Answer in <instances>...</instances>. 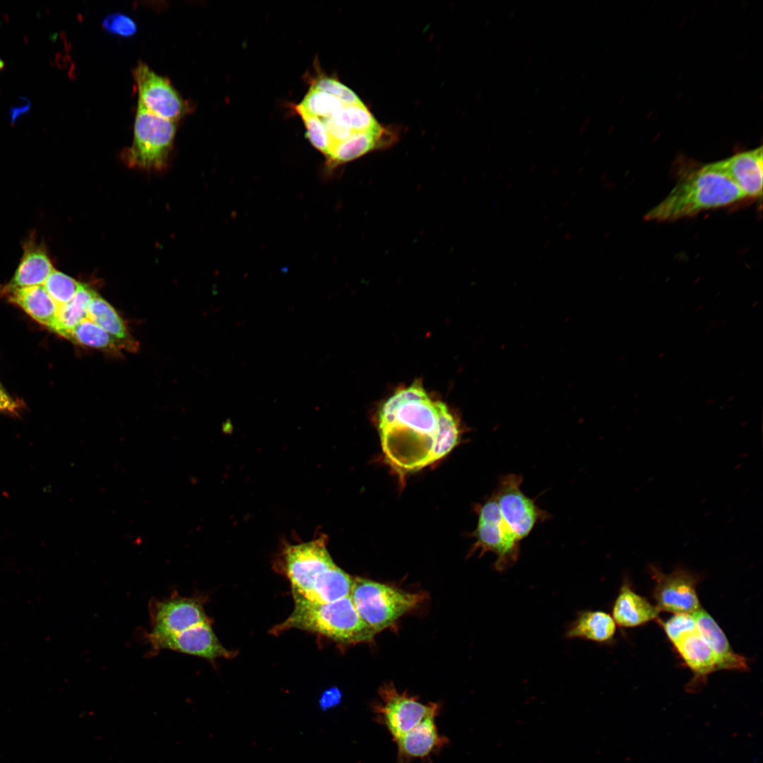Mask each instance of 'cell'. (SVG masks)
Returning a JSON list of instances; mask_svg holds the SVG:
<instances>
[{
  "label": "cell",
  "mask_w": 763,
  "mask_h": 763,
  "mask_svg": "<svg viewBox=\"0 0 763 763\" xmlns=\"http://www.w3.org/2000/svg\"><path fill=\"white\" fill-rule=\"evenodd\" d=\"M379 432L384 459L401 475L441 459L460 437L458 422L446 405L432 401L418 384L396 391L385 402Z\"/></svg>",
  "instance_id": "1"
},
{
  "label": "cell",
  "mask_w": 763,
  "mask_h": 763,
  "mask_svg": "<svg viewBox=\"0 0 763 763\" xmlns=\"http://www.w3.org/2000/svg\"><path fill=\"white\" fill-rule=\"evenodd\" d=\"M745 198L746 196L728 178L704 165L680 179L667 196L645 214L644 218L675 220L728 206Z\"/></svg>",
  "instance_id": "2"
},
{
  "label": "cell",
  "mask_w": 763,
  "mask_h": 763,
  "mask_svg": "<svg viewBox=\"0 0 763 763\" xmlns=\"http://www.w3.org/2000/svg\"><path fill=\"white\" fill-rule=\"evenodd\" d=\"M292 628L319 634L344 644L369 642L376 634L360 617L350 596L327 603L295 601L292 613L272 632Z\"/></svg>",
  "instance_id": "3"
},
{
  "label": "cell",
  "mask_w": 763,
  "mask_h": 763,
  "mask_svg": "<svg viewBox=\"0 0 763 763\" xmlns=\"http://www.w3.org/2000/svg\"><path fill=\"white\" fill-rule=\"evenodd\" d=\"M350 596L360 617L376 633L393 625L425 599V593L403 591L361 577H353Z\"/></svg>",
  "instance_id": "4"
},
{
  "label": "cell",
  "mask_w": 763,
  "mask_h": 763,
  "mask_svg": "<svg viewBox=\"0 0 763 763\" xmlns=\"http://www.w3.org/2000/svg\"><path fill=\"white\" fill-rule=\"evenodd\" d=\"M176 133V122L148 111L138 100L131 146L122 153L131 167L162 170L167 165Z\"/></svg>",
  "instance_id": "5"
},
{
  "label": "cell",
  "mask_w": 763,
  "mask_h": 763,
  "mask_svg": "<svg viewBox=\"0 0 763 763\" xmlns=\"http://www.w3.org/2000/svg\"><path fill=\"white\" fill-rule=\"evenodd\" d=\"M321 535L307 542L286 544L281 553L283 570L290 582L294 601L304 599L336 563Z\"/></svg>",
  "instance_id": "6"
},
{
  "label": "cell",
  "mask_w": 763,
  "mask_h": 763,
  "mask_svg": "<svg viewBox=\"0 0 763 763\" xmlns=\"http://www.w3.org/2000/svg\"><path fill=\"white\" fill-rule=\"evenodd\" d=\"M478 521L473 533V551L494 553L495 569L504 572L513 566L520 554V540L504 521L494 493L478 509Z\"/></svg>",
  "instance_id": "7"
},
{
  "label": "cell",
  "mask_w": 763,
  "mask_h": 763,
  "mask_svg": "<svg viewBox=\"0 0 763 763\" xmlns=\"http://www.w3.org/2000/svg\"><path fill=\"white\" fill-rule=\"evenodd\" d=\"M379 694L381 702L372 707L375 720L386 727L394 741L440 711L438 703L424 704L406 692H399L392 683L383 685Z\"/></svg>",
  "instance_id": "8"
},
{
  "label": "cell",
  "mask_w": 763,
  "mask_h": 763,
  "mask_svg": "<svg viewBox=\"0 0 763 763\" xmlns=\"http://www.w3.org/2000/svg\"><path fill=\"white\" fill-rule=\"evenodd\" d=\"M523 477L508 474L499 481L493 492L502 517L519 540L527 537L538 524L550 519V514L540 509L533 499L521 490Z\"/></svg>",
  "instance_id": "9"
},
{
  "label": "cell",
  "mask_w": 763,
  "mask_h": 763,
  "mask_svg": "<svg viewBox=\"0 0 763 763\" xmlns=\"http://www.w3.org/2000/svg\"><path fill=\"white\" fill-rule=\"evenodd\" d=\"M148 610L150 631L146 636L176 634L210 622L201 598L184 597L175 592L162 600L152 599Z\"/></svg>",
  "instance_id": "10"
},
{
  "label": "cell",
  "mask_w": 763,
  "mask_h": 763,
  "mask_svg": "<svg viewBox=\"0 0 763 763\" xmlns=\"http://www.w3.org/2000/svg\"><path fill=\"white\" fill-rule=\"evenodd\" d=\"M649 570L656 581L653 595L659 610L692 614L701 608L697 592L699 576L694 573L681 567L669 574L654 565H650Z\"/></svg>",
  "instance_id": "11"
},
{
  "label": "cell",
  "mask_w": 763,
  "mask_h": 763,
  "mask_svg": "<svg viewBox=\"0 0 763 763\" xmlns=\"http://www.w3.org/2000/svg\"><path fill=\"white\" fill-rule=\"evenodd\" d=\"M138 101L150 112L176 122L187 112V105L170 81L138 62L133 71Z\"/></svg>",
  "instance_id": "12"
},
{
  "label": "cell",
  "mask_w": 763,
  "mask_h": 763,
  "mask_svg": "<svg viewBox=\"0 0 763 763\" xmlns=\"http://www.w3.org/2000/svg\"><path fill=\"white\" fill-rule=\"evenodd\" d=\"M154 651L171 650L210 661L231 658L232 652L225 648L214 633L211 622L201 623L183 632L158 637L146 636Z\"/></svg>",
  "instance_id": "13"
},
{
  "label": "cell",
  "mask_w": 763,
  "mask_h": 763,
  "mask_svg": "<svg viewBox=\"0 0 763 763\" xmlns=\"http://www.w3.org/2000/svg\"><path fill=\"white\" fill-rule=\"evenodd\" d=\"M762 159V148L760 146L705 165L728 178L746 197L761 198Z\"/></svg>",
  "instance_id": "14"
},
{
  "label": "cell",
  "mask_w": 763,
  "mask_h": 763,
  "mask_svg": "<svg viewBox=\"0 0 763 763\" xmlns=\"http://www.w3.org/2000/svg\"><path fill=\"white\" fill-rule=\"evenodd\" d=\"M437 716L427 717L395 740L398 750L397 763H410L415 759L425 761L447 745L449 739L438 731L435 723Z\"/></svg>",
  "instance_id": "15"
},
{
  "label": "cell",
  "mask_w": 763,
  "mask_h": 763,
  "mask_svg": "<svg viewBox=\"0 0 763 763\" xmlns=\"http://www.w3.org/2000/svg\"><path fill=\"white\" fill-rule=\"evenodd\" d=\"M697 629L711 647L718 670L745 671L748 670L747 658L736 653L731 648L725 634L715 620L702 608L692 614Z\"/></svg>",
  "instance_id": "16"
},
{
  "label": "cell",
  "mask_w": 763,
  "mask_h": 763,
  "mask_svg": "<svg viewBox=\"0 0 763 763\" xmlns=\"http://www.w3.org/2000/svg\"><path fill=\"white\" fill-rule=\"evenodd\" d=\"M1 290L2 294L6 295L11 302L21 307L37 322L53 330L59 306L43 285L21 288H11L6 285Z\"/></svg>",
  "instance_id": "17"
},
{
  "label": "cell",
  "mask_w": 763,
  "mask_h": 763,
  "mask_svg": "<svg viewBox=\"0 0 763 763\" xmlns=\"http://www.w3.org/2000/svg\"><path fill=\"white\" fill-rule=\"evenodd\" d=\"M659 609L646 598L635 593L625 581L613 605L612 617L622 627H634L658 618Z\"/></svg>",
  "instance_id": "18"
},
{
  "label": "cell",
  "mask_w": 763,
  "mask_h": 763,
  "mask_svg": "<svg viewBox=\"0 0 763 763\" xmlns=\"http://www.w3.org/2000/svg\"><path fill=\"white\" fill-rule=\"evenodd\" d=\"M54 270L43 245L35 239L30 240L25 244L18 267L6 286L21 288L42 285Z\"/></svg>",
  "instance_id": "19"
},
{
  "label": "cell",
  "mask_w": 763,
  "mask_h": 763,
  "mask_svg": "<svg viewBox=\"0 0 763 763\" xmlns=\"http://www.w3.org/2000/svg\"><path fill=\"white\" fill-rule=\"evenodd\" d=\"M615 632L616 623L609 613L585 610L578 612L576 618L567 627L564 637L606 643L613 638Z\"/></svg>",
  "instance_id": "20"
},
{
  "label": "cell",
  "mask_w": 763,
  "mask_h": 763,
  "mask_svg": "<svg viewBox=\"0 0 763 763\" xmlns=\"http://www.w3.org/2000/svg\"><path fill=\"white\" fill-rule=\"evenodd\" d=\"M673 645L694 674L696 681L718 670L714 654L698 629L682 636Z\"/></svg>",
  "instance_id": "21"
},
{
  "label": "cell",
  "mask_w": 763,
  "mask_h": 763,
  "mask_svg": "<svg viewBox=\"0 0 763 763\" xmlns=\"http://www.w3.org/2000/svg\"><path fill=\"white\" fill-rule=\"evenodd\" d=\"M385 132L381 134L371 133H355L345 141L338 144L327 159L329 167H336L380 148L389 146L391 140L386 138Z\"/></svg>",
  "instance_id": "22"
},
{
  "label": "cell",
  "mask_w": 763,
  "mask_h": 763,
  "mask_svg": "<svg viewBox=\"0 0 763 763\" xmlns=\"http://www.w3.org/2000/svg\"><path fill=\"white\" fill-rule=\"evenodd\" d=\"M96 292L82 283L75 296L69 302L59 306L53 330L69 339L73 329L88 318V308Z\"/></svg>",
  "instance_id": "23"
},
{
  "label": "cell",
  "mask_w": 763,
  "mask_h": 763,
  "mask_svg": "<svg viewBox=\"0 0 763 763\" xmlns=\"http://www.w3.org/2000/svg\"><path fill=\"white\" fill-rule=\"evenodd\" d=\"M88 318L113 337L126 343L130 348H135L122 319L114 308L98 295L89 304Z\"/></svg>",
  "instance_id": "24"
},
{
  "label": "cell",
  "mask_w": 763,
  "mask_h": 763,
  "mask_svg": "<svg viewBox=\"0 0 763 763\" xmlns=\"http://www.w3.org/2000/svg\"><path fill=\"white\" fill-rule=\"evenodd\" d=\"M330 117L352 133L381 134L385 132L367 107L362 102L343 105Z\"/></svg>",
  "instance_id": "25"
},
{
  "label": "cell",
  "mask_w": 763,
  "mask_h": 763,
  "mask_svg": "<svg viewBox=\"0 0 763 763\" xmlns=\"http://www.w3.org/2000/svg\"><path fill=\"white\" fill-rule=\"evenodd\" d=\"M69 339L97 349L113 350L122 347L130 348L126 343L113 337L88 318L81 321L73 329Z\"/></svg>",
  "instance_id": "26"
},
{
  "label": "cell",
  "mask_w": 763,
  "mask_h": 763,
  "mask_svg": "<svg viewBox=\"0 0 763 763\" xmlns=\"http://www.w3.org/2000/svg\"><path fill=\"white\" fill-rule=\"evenodd\" d=\"M343 103L334 96L312 86L295 109L321 119L331 116Z\"/></svg>",
  "instance_id": "27"
},
{
  "label": "cell",
  "mask_w": 763,
  "mask_h": 763,
  "mask_svg": "<svg viewBox=\"0 0 763 763\" xmlns=\"http://www.w3.org/2000/svg\"><path fill=\"white\" fill-rule=\"evenodd\" d=\"M81 285L71 277L54 269L43 286L59 307L71 300Z\"/></svg>",
  "instance_id": "28"
},
{
  "label": "cell",
  "mask_w": 763,
  "mask_h": 763,
  "mask_svg": "<svg viewBox=\"0 0 763 763\" xmlns=\"http://www.w3.org/2000/svg\"><path fill=\"white\" fill-rule=\"evenodd\" d=\"M295 110L304 122L307 138L314 148L326 156L329 150L330 139L322 119Z\"/></svg>",
  "instance_id": "29"
},
{
  "label": "cell",
  "mask_w": 763,
  "mask_h": 763,
  "mask_svg": "<svg viewBox=\"0 0 763 763\" xmlns=\"http://www.w3.org/2000/svg\"><path fill=\"white\" fill-rule=\"evenodd\" d=\"M312 86L334 96L343 105L362 103L352 90L337 79L321 76L317 78Z\"/></svg>",
  "instance_id": "30"
},
{
  "label": "cell",
  "mask_w": 763,
  "mask_h": 763,
  "mask_svg": "<svg viewBox=\"0 0 763 763\" xmlns=\"http://www.w3.org/2000/svg\"><path fill=\"white\" fill-rule=\"evenodd\" d=\"M669 640L675 644L682 636L697 629L696 622L692 614H674L666 621H661Z\"/></svg>",
  "instance_id": "31"
},
{
  "label": "cell",
  "mask_w": 763,
  "mask_h": 763,
  "mask_svg": "<svg viewBox=\"0 0 763 763\" xmlns=\"http://www.w3.org/2000/svg\"><path fill=\"white\" fill-rule=\"evenodd\" d=\"M102 26L107 32L122 37H130L137 30L136 24L131 17L118 12L106 16Z\"/></svg>",
  "instance_id": "32"
},
{
  "label": "cell",
  "mask_w": 763,
  "mask_h": 763,
  "mask_svg": "<svg viewBox=\"0 0 763 763\" xmlns=\"http://www.w3.org/2000/svg\"><path fill=\"white\" fill-rule=\"evenodd\" d=\"M341 699V693L338 689L332 688L321 694L319 707L322 711L329 710L337 706Z\"/></svg>",
  "instance_id": "33"
},
{
  "label": "cell",
  "mask_w": 763,
  "mask_h": 763,
  "mask_svg": "<svg viewBox=\"0 0 763 763\" xmlns=\"http://www.w3.org/2000/svg\"><path fill=\"white\" fill-rule=\"evenodd\" d=\"M18 403L9 396L0 384V411L16 412Z\"/></svg>",
  "instance_id": "34"
},
{
  "label": "cell",
  "mask_w": 763,
  "mask_h": 763,
  "mask_svg": "<svg viewBox=\"0 0 763 763\" xmlns=\"http://www.w3.org/2000/svg\"><path fill=\"white\" fill-rule=\"evenodd\" d=\"M30 106V102H28V103L24 106L11 108L10 110V112L12 122H13L16 117H18L21 113L27 112Z\"/></svg>",
  "instance_id": "35"
},
{
  "label": "cell",
  "mask_w": 763,
  "mask_h": 763,
  "mask_svg": "<svg viewBox=\"0 0 763 763\" xmlns=\"http://www.w3.org/2000/svg\"><path fill=\"white\" fill-rule=\"evenodd\" d=\"M715 402H716V399H714V398H709V399H707V400L706 401V404H713V403H714Z\"/></svg>",
  "instance_id": "36"
},
{
  "label": "cell",
  "mask_w": 763,
  "mask_h": 763,
  "mask_svg": "<svg viewBox=\"0 0 763 763\" xmlns=\"http://www.w3.org/2000/svg\"><path fill=\"white\" fill-rule=\"evenodd\" d=\"M665 355H666L665 352H661V353H660L658 354V357L660 358V359L663 358L665 356Z\"/></svg>",
  "instance_id": "37"
},
{
  "label": "cell",
  "mask_w": 763,
  "mask_h": 763,
  "mask_svg": "<svg viewBox=\"0 0 763 763\" xmlns=\"http://www.w3.org/2000/svg\"><path fill=\"white\" fill-rule=\"evenodd\" d=\"M734 399H735L734 396H731L730 397L728 398L727 401L728 402H732V401H733Z\"/></svg>",
  "instance_id": "38"
},
{
  "label": "cell",
  "mask_w": 763,
  "mask_h": 763,
  "mask_svg": "<svg viewBox=\"0 0 763 763\" xmlns=\"http://www.w3.org/2000/svg\"><path fill=\"white\" fill-rule=\"evenodd\" d=\"M4 66H5V63H4V61H2L1 59H0V69H2V68H4Z\"/></svg>",
  "instance_id": "39"
},
{
  "label": "cell",
  "mask_w": 763,
  "mask_h": 763,
  "mask_svg": "<svg viewBox=\"0 0 763 763\" xmlns=\"http://www.w3.org/2000/svg\"><path fill=\"white\" fill-rule=\"evenodd\" d=\"M702 306H699V307H697V309H695V312H699V310H700V309H702Z\"/></svg>",
  "instance_id": "40"
},
{
  "label": "cell",
  "mask_w": 763,
  "mask_h": 763,
  "mask_svg": "<svg viewBox=\"0 0 763 763\" xmlns=\"http://www.w3.org/2000/svg\"><path fill=\"white\" fill-rule=\"evenodd\" d=\"M639 395V394L637 393V394L633 395V398H637V397H638Z\"/></svg>",
  "instance_id": "41"
},
{
  "label": "cell",
  "mask_w": 763,
  "mask_h": 763,
  "mask_svg": "<svg viewBox=\"0 0 763 763\" xmlns=\"http://www.w3.org/2000/svg\"><path fill=\"white\" fill-rule=\"evenodd\" d=\"M726 321H727L726 320V321H723V322L721 323V325H722V326H725V325L726 324V323H727Z\"/></svg>",
  "instance_id": "42"
},
{
  "label": "cell",
  "mask_w": 763,
  "mask_h": 763,
  "mask_svg": "<svg viewBox=\"0 0 763 763\" xmlns=\"http://www.w3.org/2000/svg\"><path fill=\"white\" fill-rule=\"evenodd\" d=\"M756 304H757V303H755V304H753V306H752V307H755V306H756Z\"/></svg>",
  "instance_id": "43"
}]
</instances>
